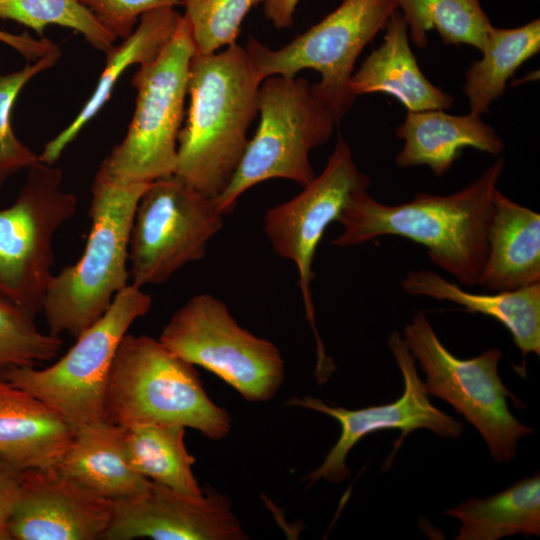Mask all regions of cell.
<instances>
[{
	"mask_svg": "<svg viewBox=\"0 0 540 540\" xmlns=\"http://www.w3.org/2000/svg\"><path fill=\"white\" fill-rule=\"evenodd\" d=\"M500 156L477 179L450 195L418 193L406 203L387 205L368 190L351 195L332 241L347 248L380 236H400L428 250L431 261L464 286L480 284L488 253L493 197L504 171Z\"/></svg>",
	"mask_w": 540,
	"mask_h": 540,
	"instance_id": "1",
	"label": "cell"
},
{
	"mask_svg": "<svg viewBox=\"0 0 540 540\" xmlns=\"http://www.w3.org/2000/svg\"><path fill=\"white\" fill-rule=\"evenodd\" d=\"M263 79L244 47L194 54L189 107L178 135L175 176L206 196L218 198L233 177L258 116Z\"/></svg>",
	"mask_w": 540,
	"mask_h": 540,
	"instance_id": "2",
	"label": "cell"
},
{
	"mask_svg": "<svg viewBox=\"0 0 540 540\" xmlns=\"http://www.w3.org/2000/svg\"><path fill=\"white\" fill-rule=\"evenodd\" d=\"M150 183H122L99 167L91 187L85 249L74 264L53 274L43 300L41 312L50 334L77 338L128 285L130 233L137 204Z\"/></svg>",
	"mask_w": 540,
	"mask_h": 540,
	"instance_id": "3",
	"label": "cell"
},
{
	"mask_svg": "<svg viewBox=\"0 0 540 540\" xmlns=\"http://www.w3.org/2000/svg\"><path fill=\"white\" fill-rule=\"evenodd\" d=\"M104 419L124 429L180 425L211 440L223 439L231 428L228 412L209 398L194 365L159 339L129 333L111 366Z\"/></svg>",
	"mask_w": 540,
	"mask_h": 540,
	"instance_id": "4",
	"label": "cell"
},
{
	"mask_svg": "<svg viewBox=\"0 0 540 540\" xmlns=\"http://www.w3.org/2000/svg\"><path fill=\"white\" fill-rule=\"evenodd\" d=\"M259 125L223 193L215 199L224 215L251 187L269 179L291 180L301 187L316 174L310 152L332 136L339 124L332 111L302 77L274 75L258 91Z\"/></svg>",
	"mask_w": 540,
	"mask_h": 540,
	"instance_id": "5",
	"label": "cell"
},
{
	"mask_svg": "<svg viewBox=\"0 0 540 540\" xmlns=\"http://www.w3.org/2000/svg\"><path fill=\"white\" fill-rule=\"evenodd\" d=\"M194 54L191 31L182 15L160 53L139 65L131 80L137 91L131 122L123 140L100 166L113 179L150 183L175 174Z\"/></svg>",
	"mask_w": 540,
	"mask_h": 540,
	"instance_id": "6",
	"label": "cell"
},
{
	"mask_svg": "<svg viewBox=\"0 0 540 540\" xmlns=\"http://www.w3.org/2000/svg\"><path fill=\"white\" fill-rule=\"evenodd\" d=\"M151 306L150 295L128 284L57 362L44 369L10 367L0 377L45 402L74 429L102 420L106 385L118 346L130 326Z\"/></svg>",
	"mask_w": 540,
	"mask_h": 540,
	"instance_id": "7",
	"label": "cell"
},
{
	"mask_svg": "<svg viewBox=\"0 0 540 540\" xmlns=\"http://www.w3.org/2000/svg\"><path fill=\"white\" fill-rule=\"evenodd\" d=\"M396 9L395 0H342L320 22L279 49L254 37L244 48L263 80L296 76L305 69L318 72L314 92L340 123L356 98L350 90L355 63Z\"/></svg>",
	"mask_w": 540,
	"mask_h": 540,
	"instance_id": "8",
	"label": "cell"
},
{
	"mask_svg": "<svg viewBox=\"0 0 540 540\" xmlns=\"http://www.w3.org/2000/svg\"><path fill=\"white\" fill-rule=\"evenodd\" d=\"M404 342L420 365L428 395L449 403L475 426L498 463L511 461L518 441L532 433L510 411L507 398L514 395L505 387L498 365V348L461 359L440 341L427 317L417 312L403 331Z\"/></svg>",
	"mask_w": 540,
	"mask_h": 540,
	"instance_id": "9",
	"label": "cell"
},
{
	"mask_svg": "<svg viewBox=\"0 0 540 540\" xmlns=\"http://www.w3.org/2000/svg\"><path fill=\"white\" fill-rule=\"evenodd\" d=\"M159 341L250 402L272 399L284 380V361L275 344L240 326L211 294L191 297L164 326Z\"/></svg>",
	"mask_w": 540,
	"mask_h": 540,
	"instance_id": "10",
	"label": "cell"
},
{
	"mask_svg": "<svg viewBox=\"0 0 540 540\" xmlns=\"http://www.w3.org/2000/svg\"><path fill=\"white\" fill-rule=\"evenodd\" d=\"M77 210L62 171L40 160L14 203L0 210V298L37 314L52 279L53 239Z\"/></svg>",
	"mask_w": 540,
	"mask_h": 540,
	"instance_id": "11",
	"label": "cell"
},
{
	"mask_svg": "<svg viewBox=\"0 0 540 540\" xmlns=\"http://www.w3.org/2000/svg\"><path fill=\"white\" fill-rule=\"evenodd\" d=\"M223 217L215 199L175 175L151 182L137 204L130 233L132 283L142 288L166 282L203 258Z\"/></svg>",
	"mask_w": 540,
	"mask_h": 540,
	"instance_id": "12",
	"label": "cell"
},
{
	"mask_svg": "<svg viewBox=\"0 0 540 540\" xmlns=\"http://www.w3.org/2000/svg\"><path fill=\"white\" fill-rule=\"evenodd\" d=\"M370 183V177L358 169L350 145L340 136L321 174L292 199L269 209L263 219L264 233L274 252L297 267L307 320L316 340L318 376L331 373L334 364L315 325L311 283L316 249L351 195L368 190Z\"/></svg>",
	"mask_w": 540,
	"mask_h": 540,
	"instance_id": "13",
	"label": "cell"
},
{
	"mask_svg": "<svg viewBox=\"0 0 540 540\" xmlns=\"http://www.w3.org/2000/svg\"><path fill=\"white\" fill-rule=\"evenodd\" d=\"M387 343L404 380L403 394L394 402L355 410L331 406L312 396L292 398L287 403L326 414L341 427L340 436L324 461L306 476L309 486L321 479L334 483L346 480L350 476V469L346 465L348 453L371 433L392 429L401 431L400 438L394 444L391 460L404 438L414 430L429 429L446 439H457L462 434L463 423L436 408L429 400L424 382L418 376L415 359L403 336L394 331Z\"/></svg>",
	"mask_w": 540,
	"mask_h": 540,
	"instance_id": "14",
	"label": "cell"
},
{
	"mask_svg": "<svg viewBox=\"0 0 540 540\" xmlns=\"http://www.w3.org/2000/svg\"><path fill=\"white\" fill-rule=\"evenodd\" d=\"M245 540L230 500L214 491L191 496L151 481L135 496L115 500L103 539Z\"/></svg>",
	"mask_w": 540,
	"mask_h": 540,
	"instance_id": "15",
	"label": "cell"
},
{
	"mask_svg": "<svg viewBox=\"0 0 540 540\" xmlns=\"http://www.w3.org/2000/svg\"><path fill=\"white\" fill-rule=\"evenodd\" d=\"M112 505L56 467L24 470L8 540L103 539Z\"/></svg>",
	"mask_w": 540,
	"mask_h": 540,
	"instance_id": "16",
	"label": "cell"
},
{
	"mask_svg": "<svg viewBox=\"0 0 540 540\" xmlns=\"http://www.w3.org/2000/svg\"><path fill=\"white\" fill-rule=\"evenodd\" d=\"M350 90L357 97L383 93L395 98L407 111L447 110L453 97L430 82L411 49L407 23L396 9L385 26L383 42L353 73Z\"/></svg>",
	"mask_w": 540,
	"mask_h": 540,
	"instance_id": "17",
	"label": "cell"
},
{
	"mask_svg": "<svg viewBox=\"0 0 540 540\" xmlns=\"http://www.w3.org/2000/svg\"><path fill=\"white\" fill-rule=\"evenodd\" d=\"M404 140L395 163L400 168L425 165L438 177L448 172L465 148L500 155L504 142L481 116L453 115L444 110L411 112L396 129Z\"/></svg>",
	"mask_w": 540,
	"mask_h": 540,
	"instance_id": "18",
	"label": "cell"
},
{
	"mask_svg": "<svg viewBox=\"0 0 540 540\" xmlns=\"http://www.w3.org/2000/svg\"><path fill=\"white\" fill-rule=\"evenodd\" d=\"M75 429L53 408L0 377V456L17 469L55 467Z\"/></svg>",
	"mask_w": 540,
	"mask_h": 540,
	"instance_id": "19",
	"label": "cell"
},
{
	"mask_svg": "<svg viewBox=\"0 0 540 540\" xmlns=\"http://www.w3.org/2000/svg\"><path fill=\"white\" fill-rule=\"evenodd\" d=\"M124 433V428L105 419L78 427L56 469L111 501L142 493L151 481L130 466Z\"/></svg>",
	"mask_w": 540,
	"mask_h": 540,
	"instance_id": "20",
	"label": "cell"
},
{
	"mask_svg": "<svg viewBox=\"0 0 540 540\" xmlns=\"http://www.w3.org/2000/svg\"><path fill=\"white\" fill-rule=\"evenodd\" d=\"M480 284L492 292L540 283V214L498 188Z\"/></svg>",
	"mask_w": 540,
	"mask_h": 540,
	"instance_id": "21",
	"label": "cell"
},
{
	"mask_svg": "<svg viewBox=\"0 0 540 540\" xmlns=\"http://www.w3.org/2000/svg\"><path fill=\"white\" fill-rule=\"evenodd\" d=\"M401 287L409 295L453 302L467 312L497 320L510 332L521 351L522 368L528 354L540 355V283L479 294L468 292L431 270H418L408 272Z\"/></svg>",
	"mask_w": 540,
	"mask_h": 540,
	"instance_id": "22",
	"label": "cell"
},
{
	"mask_svg": "<svg viewBox=\"0 0 540 540\" xmlns=\"http://www.w3.org/2000/svg\"><path fill=\"white\" fill-rule=\"evenodd\" d=\"M181 17L174 7L149 11L140 17L138 27L121 44L113 45L105 52V66L91 96L72 122L45 144L39 155L41 162L54 164L59 159L64 149L109 100L120 76L132 65L153 60L174 34Z\"/></svg>",
	"mask_w": 540,
	"mask_h": 540,
	"instance_id": "23",
	"label": "cell"
},
{
	"mask_svg": "<svg viewBox=\"0 0 540 540\" xmlns=\"http://www.w3.org/2000/svg\"><path fill=\"white\" fill-rule=\"evenodd\" d=\"M444 514L461 526L456 540H498L540 535V474L515 482L485 498H469Z\"/></svg>",
	"mask_w": 540,
	"mask_h": 540,
	"instance_id": "24",
	"label": "cell"
},
{
	"mask_svg": "<svg viewBox=\"0 0 540 540\" xmlns=\"http://www.w3.org/2000/svg\"><path fill=\"white\" fill-rule=\"evenodd\" d=\"M540 50V20L516 28L491 25L481 58L465 74L463 93L469 112L481 116L505 92L510 78Z\"/></svg>",
	"mask_w": 540,
	"mask_h": 540,
	"instance_id": "25",
	"label": "cell"
},
{
	"mask_svg": "<svg viewBox=\"0 0 540 540\" xmlns=\"http://www.w3.org/2000/svg\"><path fill=\"white\" fill-rule=\"evenodd\" d=\"M185 427L148 425L125 429L124 446L130 466L140 475L191 496L204 491L193 474L195 458L184 442Z\"/></svg>",
	"mask_w": 540,
	"mask_h": 540,
	"instance_id": "26",
	"label": "cell"
},
{
	"mask_svg": "<svg viewBox=\"0 0 540 540\" xmlns=\"http://www.w3.org/2000/svg\"><path fill=\"white\" fill-rule=\"evenodd\" d=\"M417 48L428 43L435 29L446 45L466 44L482 51L492 25L480 0H395Z\"/></svg>",
	"mask_w": 540,
	"mask_h": 540,
	"instance_id": "27",
	"label": "cell"
},
{
	"mask_svg": "<svg viewBox=\"0 0 540 540\" xmlns=\"http://www.w3.org/2000/svg\"><path fill=\"white\" fill-rule=\"evenodd\" d=\"M0 19L17 22L39 37L49 25L69 28L104 53L117 40L80 0H0Z\"/></svg>",
	"mask_w": 540,
	"mask_h": 540,
	"instance_id": "28",
	"label": "cell"
},
{
	"mask_svg": "<svg viewBox=\"0 0 540 540\" xmlns=\"http://www.w3.org/2000/svg\"><path fill=\"white\" fill-rule=\"evenodd\" d=\"M35 315L0 298V373L10 367L34 366L58 355L63 340L40 332Z\"/></svg>",
	"mask_w": 540,
	"mask_h": 540,
	"instance_id": "29",
	"label": "cell"
},
{
	"mask_svg": "<svg viewBox=\"0 0 540 540\" xmlns=\"http://www.w3.org/2000/svg\"><path fill=\"white\" fill-rule=\"evenodd\" d=\"M60 56L58 47L33 64L0 75V189L10 176L39 161V155L16 137L11 122L12 110L23 87L37 74L53 67Z\"/></svg>",
	"mask_w": 540,
	"mask_h": 540,
	"instance_id": "30",
	"label": "cell"
},
{
	"mask_svg": "<svg viewBox=\"0 0 540 540\" xmlns=\"http://www.w3.org/2000/svg\"><path fill=\"white\" fill-rule=\"evenodd\" d=\"M264 0H184L196 54H211L237 43L248 12Z\"/></svg>",
	"mask_w": 540,
	"mask_h": 540,
	"instance_id": "31",
	"label": "cell"
},
{
	"mask_svg": "<svg viewBox=\"0 0 540 540\" xmlns=\"http://www.w3.org/2000/svg\"><path fill=\"white\" fill-rule=\"evenodd\" d=\"M116 39L127 38L140 17L152 10L183 5L184 0H80Z\"/></svg>",
	"mask_w": 540,
	"mask_h": 540,
	"instance_id": "32",
	"label": "cell"
},
{
	"mask_svg": "<svg viewBox=\"0 0 540 540\" xmlns=\"http://www.w3.org/2000/svg\"><path fill=\"white\" fill-rule=\"evenodd\" d=\"M22 471L0 456V540H8L7 527L14 513Z\"/></svg>",
	"mask_w": 540,
	"mask_h": 540,
	"instance_id": "33",
	"label": "cell"
},
{
	"mask_svg": "<svg viewBox=\"0 0 540 540\" xmlns=\"http://www.w3.org/2000/svg\"><path fill=\"white\" fill-rule=\"evenodd\" d=\"M0 42L8 45L28 61H37L59 46L46 37L34 38L28 33L13 34L0 30Z\"/></svg>",
	"mask_w": 540,
	"mask_h": 540,
	"instance_id": "34",
	"label": "cell"
},
{
	"mask_svg": "<svg viewBox=\"0 0 540 540\" xmlns=\"http://www.w3.org/2000/svg\"><path fill=\"white\" fill-rule=\"evenodd\" d=\"M299 0H264V14L277 29H289Z\"/></svg>",
	"mask_w": 540,
	"mask_h": 540,
	"instance_id": "35",
	"label": "cell"
}]
</instances>
